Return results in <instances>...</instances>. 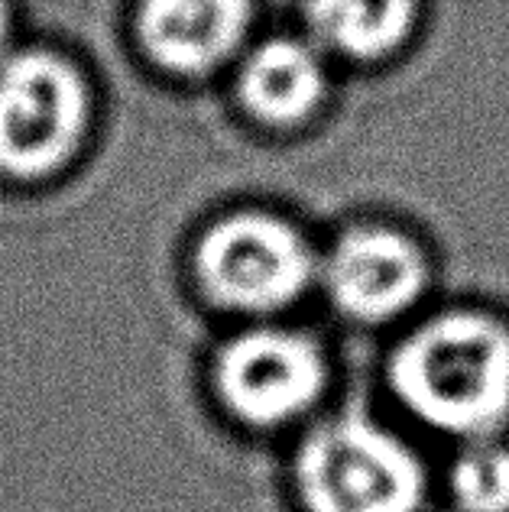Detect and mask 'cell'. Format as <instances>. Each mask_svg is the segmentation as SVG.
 I'll use <instances>...</instances> for the list:
<instances>
[{
	"label": "cell",
	"instance_id": "8",
	"mask_svg": "<svg viewBox=\"0 0 509 512\" xmlns=\"http://www.w3.org/2000/svg\"><path fill=\"white\" fill-rule=\"evenodd\" d=\"M325 94V69L296 39H270L253 49L240 69V98L266 124H296Z\"/></svg>",
	"mask_w": 509,
	"mask_h": 512
},
{
	"label": "cell",
	"instance_id": "2",
	"mask_svg": "<svg viewBox=\"0 0 509 512\" xmlns=\"http://www.w3.org/2000/svg\"><path fill=\"white\" fill-rule=\"evenodd\" d=\"M91 114V85L69 56L46 46L10 52L0 62V179H56L82 153Z\"/></svg>",
	"mask_w": 509,
	"mask_h": 512
},
{
	"label": "cell",
	"instance_id": "10",
	"mask_svg": "<svg viewBox=\"0 0 509 512\" xmlns=\"http://www.w3.org/2000/svg\"><path fill=\"white\" fill-rule=\"evenodd\" d=\"M454 500L464 512H509V451L500 444H477L451 470Z\"/></svg>",
	"mask_w": 509,
	"mask_h": 512
},
{
	"label": "cell",
	"instance_id": "11",
	"mask_svg": "<svg viewBox=\"0 0 509 512\" xmlns=\"http://www.w3.org/2000/svg\"><path fill=\"white\" fill-rule=\"evenodd\" d=\"M13 33H17V10L10 0H0V62L10 56Z\"/></svg>",
	"mask_w": 509,
	"mask_h": 512
},
{
	"label": "cell",
	"instance_id": "7",
	"mask_svg": "<svg viewBox=\"0 0 509 512\" xmlns=\"http://www.w3.org/2000/svg\"><path fill=\"white\" fill-rule=\"evenodd\" d=\"M250 13V0H140L137 36L166 72L202 75L240 46Z\"/></svg>",
	"mask_w": 509,
	"mask_h": 512
},
{
	"label": "cell",
	"instance_id": "3",
	"mask_svg": "<svg viewBox=\"0 0 509 512\" xmlns=\"http://www.w3.org/2000/svg\"><path fill=\"white\" fill-rule=\"evenodd\" d=\"M308 512H419L425 477L403 441L367 419L321 425L296 461Z\"/></svg>",
	"mask_w": 509,
	"mask_h": 512
},
{
	"label": "cell",
	"instance_id": "6",
	"mask_svg": "<svg viewBox=\"0 0 509 512\" xmlns=\"http://www.w3.org/2000/svg\"><path fill=\"white\" fill-rule=\"evenodd\" d=\"M325 279L341 312L360 321H383L419 299L425 260L403 234L386 227H357L331 250Z\"/></svg>",
	"mask_w": 509,
	"mask_h": 512
},
{
	"label": "cell",
	"instance_id": "5",
	"mask_svg": "<svg viewBox=\"0 0 509 512\" xmlns=\"http://www.w3.org/2000/svg\"><path fill=\"white\" fill-rule=\"evenodd\" d=\"M214 380L224 406L237 419L279 425L318 399L325 386V360L302 334L260 328L240 334L221 350Z\"/></svg>",
	"mask_w": 509,
	"mask_h": 512
},
{
	"label": "cell",
	"instance_id": "9",
	"mask_svg": "<svg viewBox=\"0 0 509 512\" xmlns=\"http://www.w3.org/2000/svg\"><path fill=\"white\" fill-rule=\"evenodd\" d=\"M305 10L315 33L351 59L393 52L415 20V0H308Z\"/></svg>",
	"mask_w": 509,
	"mask_h": 512
},
{
	"label": "cell",
	"instance_id": "1",
	"mask_svg": "<svg viewBox=\"0 0 509 512\" xmlns=\"http://www.w3.org/2000/svg\"><path fill=\"white\" fill-rule=\"evenodd\" d=\"M390 380L425 425L484 435L509 415V331L477 312L425 321L396 350Z\"/></svg>",
	"mask_w": 509,
	"mask_h": 512
},
{
	"label": "cell",
	"instance_id": "4",
	"mask_svg": "<svg viewBox=\"0 0 509 512\" xmlns=\"http://www.w3.org/2000/svg\"><path fill=\"white\" fill-rule=\"evenodd\" d=\"M195 263L205 292L237 312H276L296 302L312 276V250L302 234L260 211L214 224L198 244Z\"/></svg>",
	"mask_w": 509,
	"mask_h": 512
}]
</instances>
